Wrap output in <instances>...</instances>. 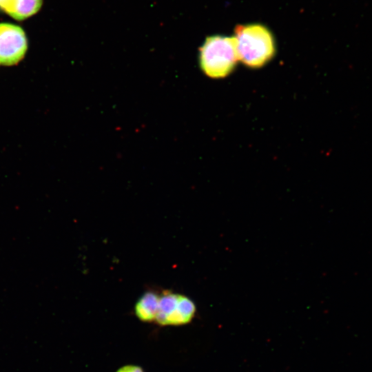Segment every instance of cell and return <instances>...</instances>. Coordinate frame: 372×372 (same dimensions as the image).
<instances>
[{
	"label": "cell",
	"instance_id": "1",
	"mask_svg": "<svg viewBox=\"0 0 372 372\" xmlns=\"http://www.w3.org/2000/svg\"><path fill=\"white\" fill-rule=\"evenodd\" d=\"M234 38L239 61L249 68H262L275 55L273 36L263 25H238Z\"/></svg>",
	"mask_w": 372,
	"mask_h": 372
},
{
	"label": "cell",
	"instance_id": "2",
	"mask_svg": "<svg viewBox=\"0 0 372 372\" xmlns=\"http://www.w3.org/2000/svg\"><path fill=\"white\" fill-rule=\"evenodd\" d=\"M238 60L234 37L213 35L199 48V66L211 79H222L236 68Z\"/></svg>",
	"mask_w": 372,
	"mask_h": 372
},
{
	"label": "cell",
	"instance_id": "3",
	"mask_svg": "<svg viewBox=\"0 0 372 372\" xmlns=\"http://www.w3.org/2000/svg\"><path fill=\"white\" fill-rule=\"evenodd\" d=\"M195 313L196 306L191 299L166 291L160 295L156 321L163 326L183 325L190 322Z\"/></svg>",
	"mask_w": 372,
	"mask_h": 372
},
{
	"label": "cell",
	"instance_id": "4",
	"mask_svg": "<svg viewBox=\"0 0 372 372\" xmlns=\"http://www.w3.org/2000/svg\"><path fill=\"white\" fill-rule=\"evenodd\" d=\"M27 49V39L22 28L8 23H0V63L17 64L24 57Z\"/></svg>",
	"mask_w": 372,
	"mask_h": 372
},
{
	"label": "cell",
	"instance_id": "5",
	"mask_svg": "<svg viewBox=\"0 0 372 372\" xmlns=\"http://www.w3.org/2000/svg\"><path fill=\"white\" fill-rule=\"evenodd\" d=\"M160 295L154 291L145 292L136 302L134 312L141 321L150 322L156 320L159 305Z\"/></svg>",
	"mask_w": 372,
	"mask_h": 372
},
{
	"label": "cell",
	"instance_id": "6",
	"mask_svg": "<svg viewBox=\"0 0 372 372\" xmlns=\"http://www.w3.org/2000/svg\"><path fill=\"white\" fill-rule=\"evenodd\" d=\"M42 0H12L7 14L17 20L25 19L39 11Z\"/></svg>",
	"mask_w": 372,
	"mask_h": 372
},
{
	"label": "cell",
	"instance_id": "7",
	"mask_svg": "<svg viewBox=\"0 0 372 372\" xmlns=\"http://www.w3.org/2000/svg\"><path fill=\"white\" fill-rule=\"evenodd\" d=\"M116 372H144L138 366L125 365L118 369Z\"/></svg>",
	"mask_w": 372,
	"mask_h": 372
},
{
	"label": "cell",
	"instance_id": "8",
	"mask_svg": "<svg viewBox=\"0 0 372 372\" xmlns=\"http://www.w3.org/2000/svg\"><path fill=\"white\" fill-rule=\"evenodd\" d=\"M12 0H0V9L7 13L10 8Z\"/></svg>",
	"mask_w": 372,
	"mask_h": 372
}]
</instances>
